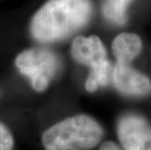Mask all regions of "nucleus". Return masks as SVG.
<instances>
[{
  "mask_svg": "<svg viewBox=\"0 0 151 150\" xmlns=\"http://www.w3.org/2000/svg\"><path fill=\"white\" fill-rule=\"evenodd\" d=\"M91 0H48L33 15L30 33L40 43L60 42L89 23Z\"/></svg>",
  "mask_w": 151,
  "mask_h": 150,
  "instance_id": "nucleus-1",
  "label": "nucleus"
},
{
  "mask_svg": "<svg viewBox=\"0 0 151 150\" xmlns=\"http://www.w3.org/2000/svg\"><path fill=\"white\" fill-rule=\"evenodd\" d=\"M104 136V130L85 114L68 117L44 132L45 150H88L97 146Z\"/></svg>",
  "mask_w": 151,
  "mask_h": 150,
  "instance_id": "nucleus-2",
  "label": "nucleus"
},
{
  "mask_svg": "<svg viewBox=\"0 0 151 150\" xmlns=\"http://www.w3.org/2000/svg\"><path fill=\"white\" fill-rule=\"evenodd\" d=\"M15 63L22 74L30 79L36 92H43L49 87L59 68L57 56L45 48L24 51L17 57Z\"/></svg>",
  "mask_w": 151,
  "mask_h": 150,
  "instance_id": "nucleus-3",
  "label": "nucleus"
},
{
  "mask_svg": "<svg viewBox=\"0 0 151 150\" xmlns=\"http://www.w3.org/2000/svg\"><path fill=\"white\" fill-rule=\"evenodd\" d=\"M117 136L125 150H151V126L141 116L127 114L121 117Z\"/></svg>",
  "mask_w": 151,
  "mask_h": 150,
  "instance_id": "nucleus-4",
  "label": "nucleus"
},
{
  "mask_svg": "<svg viewBox=\"0 0 151 150\" xmlns=\"http://www.w3.org/2000/svg\"><path fill=\"white\" fill-rule=\"evenodd\" d=\"M112 81L115 88L126 95L143 97L151 93L150 79L130 65L116 62L112 72Z\"/></svg>",
  "mask_w": 151,
  "mask_h": 150,
  "instance_id": "nucleus-5",
  "label": "nucleus"
},
{
  "mask_svg": "<svg viewBox=\"0 0 151 150\" xmlns=\"http://www.w3.org/2000/svg\"><path fill=\"white\" fill-rule=\"evenodd\" d=\"M71 55L77 62L89 66L91 70L97 69L108 60L105 47L96 35L77 36L72 41Z\"/></svg>",
  "mask_w": 151,
  "mask_h": 150,
  "instance_id": "nucleus-6",
  "label": "nucleus"
},
{
  "mask_svg": "<svg viewBox=\"0 0 151 150\" xmlns=\"http://www.w3.org/2000/svg\"><path fill=\"white\" fill-rule=\"evenodd\" d=\"M142 42L139 35L134 33L123 32L115 37L112 42V53L119 63L130 65L139 55Z\"/></svg>",
  "mask_w": 151,
  "mask_h": 150,
  "instance_id": "nucleus-7",
  "label": "nucleus"
},
{
  "mask_svg": "<svg viewBox=\"0 0 151 150\" xmlns=\"http://www.w3.org/2000/svg\"><path fill=\"white\" fill-rule=\"evenodd\" d=\"M133 0H104L102 5L104 16L117 25H123L127 22V10Z\"/></svg>",
  "mask_w": 151,
  "mask_h": 150,
  "instance_id": "nucleus-8",
  "label": "nucleus"
},
{
  "mask_svg": "<svg viewBox=\"0 0 151 150\" xmlns=\"http://www.w3.org/2000/svg\"><path fill=\"white\" fill-rule=\"evenodd\" d=\"M112 72H113V66L109 60L105 62L97 69L91 70L85 83L86 90L90 93H94L99 87L106 86L110 80H112Z\"/></svg>",
  "mask_w": 151,
  "mask_h": 150,
  "instance_id": "nucleus-9",
  "label": "nucleus"
},
{
  "mask_svg": "<svg viewBox=\"0 0 151 150\" xmlns=\"http://www.w3.org/2000/svg\"><path fill=\"white\" fill-rule=\"evenodd\" d=\"M14 139L9 129L4 124L0 123V150H12Z\"/></svg>",
  "mask_w": 151,
  "mask_h": 150,
  "instance_id": "nucleus-10",
  "label": "nucleus"
},
{
  "mask_svg": "<svg viewBox=\"0 0 151 150\" xmlns=\"http://www.w3.org/2000/svg\"><path fill=\"white\" fill-rule=\"evenodd\" d=\"M99 150H125L122 146L117 145L116 143L112 141H106L104 142L99 147Z\"/></svg>",
  "mask_w": 151,
  "mask_h": 150,
  "instance_id": "nucleus-11",
  "label": "nucleus"
}]
</instances>
